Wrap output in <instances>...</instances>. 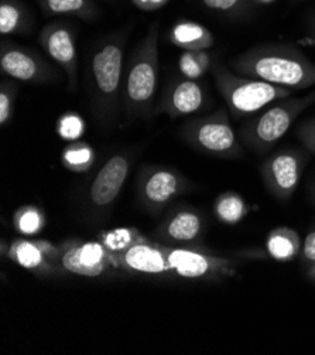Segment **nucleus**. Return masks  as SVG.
Segmentation results:
<instances>
[{
  "label": "nucleus",
  "mask_w": 315,
  "mask_h": 355,
  "mask_svg": "<svg viewBox=\"0 0 315 355\" xmlns=\"http://www.w3.org/2000/svg\"><path fill=\"white\" fill-rule=\"evenodd\" d=\"M130 30L127 26L108 34L87 57V92L95 123L100 129H112L123 110V61Z\"/></svg>",
  "instance_id": "nucleus-1"
},
{
  "label": "nucleus",
  "mask_w": 315,
  "mask_h": 355,
  "mask_svg": "<svg viewBox=\"0 0 315 355\" xmlns=\"http://www.w3.org/2000/svg\"><path fill=\"white\" fill-rule=\"evenodd\" d=\"M229 68L239 76L289 89L315 85V64L301 50L289 44L255 46L236 55Z\"/></svg>",
  "instance_id": "nucleus-2"
},
{
  "label": "nucleus",
  "mask_w": 315,
  "mask_h": 355,
  "mask_svg": "<svg viewBox=\"0 0 315 355\" xmlns=\"http://www.w3.org/2000/svg\"><path fill=\"white\" fill-rule=\"evenodd\" d=\"M160 24L153 23L140 40L125 69L122 103L127 122L154 115V96L159 84Z\"/></svg>",
  "instance_id": "nucleus-3"
},
{
  "label": "nucleus",
  "mask_w": 315,
  "mask_h": 355,
  "mask_svg": "<svg viewBox=\"0 0 315 355\" xmlns=\"http://www.w3.org/2000/svg\"><path fill=\"white\" fill-rule=\"evenodd\" d=\"M315 103V89L304 96L278 99L258 112L239 129L242 145L256 155L269 153L282 139L296 119Z\"/></svg>",
  "instance_id": "nucleus-4"
},
{
  "label": "nucleus",
  "mask_w": 315,
  "mask_h": 355,
  "mask_svg": "<svg viewBox=\"0 0 315 355\" xmlns=\"http://www.w3.org/2000/svg\"><path fill=\"white\" fill-rule=\"evenodd\" d=\"M211 71L226 110L235 119L256 115L270 103L291 96L293 89L239 76L219 61L214 62Z\"/></svg>",
  "instance_id": "nucleus-5"
},
{
  "label": "nucleus",
  "mask_w": 315,
  "mask_h": 355,
  "mask_svg": "<svg viewBox=\"0 0 315 355\" xmlns=\"http://www.w3.org/2000/svg\"><path fill=\"white\" fill-rule=\"evenodd\" d=\"M229 116L228 110L219 108L209 115L194 118L184 123L180 136L201 153L219 159H240L244 153L243 145Z\"/></svg>",
  "instance_id": "nucleus-6"
},
{
  "label": "nucleus",
  "mask_w": 315,
  "mask_h": 355,
  "mask_svg": "<svg viewBox=\"0 0 315 355\" xmlns=\"http://www.w3.org/2000/svg\"><path fill=\"white\" fill-rule=\"evenodd\" d=\"M137 198L149 214L160 216L174 200L192 189L191 182L176 168L147 164L140 168L136 179Z\"/></svg>",
  "instance_id": "nucleus-7"
},
{
  "label": "nucleus",
  "mask_w": 315,
  "mask_h": 355,
  "mask_svg": "<svg viewBox=\"0 0 315 355\" xmlns=\"http://www.w3.org/2000/svg\"><path fill=\"white\" fill-rule=\"evenodd\" d=\"M171 272L180 277L208 282H222L237 275V268L244 262L240 257H222L194 250V248L167 246Z\"/></svg>",
  "instance_id": "nucleus-8"
},
{
  "label": "nucleus",
  "mask_w": 315,
  "mask_h": 355,
  "mask_svg": "<svg viewBox=\"0 0 315 355\" xmlns=\"http://www.w3.org/2000/svg\"><path fill=\"white\" fill-rule=\"evenodd\" d=\"M308 159L309 152L298 148H283L273 152L259 168L266 190L277 200H290L301 182Z\"/></svg>",
  "instance_id": "nucleus-9"
},
{
  "label": "nucleus",
  "mask_w": 315,
  "mask_h": 355,
  "mask_svg": "<svg viewBox=\"0 0 315 355\" xmlns=\"http://www.w3.org/2000/svg\"><path fill=\"white\" fill-rule=\"evenodd\" d=\"M0 68L8 78L26 84H51L60 76L57 69L34 49L3 40L0 44Z\"/></svg>",
  "instance_id": "nucleus-10"
},
{
  "label": "nucleus",
  "mask_w": 315,
  "mask_h": 355,
  "mask_svg": "<svg viewBox=\"0 0 315 355\" xmlns=\"http://www.w3.org/2000/svg\"><path fill=\"white\" fill-rule=\"evenodd\" d=\"M39 44L64 71L68 91L75 92L78 87V51L73 24L65 20L50 21L39 34Z\"/></svg>",
  "instance_id": "nucleus-11"
},
{
  "label": "nucleus",
  "mask_w": 315,
  "mask_h": 355,
  "mask_svg": "<svg viewBox=\"0 0 315 355\" xmlns=\"http://www.w3.org/2000/svg\"><path fill=\"white\" fill-rule=\"evenodd\" d=\"M60 246V266L64 273L99 277L116 269L111 252L100 242L69 239Z\"/></svg>",
  "instance_id": "nucleus-12"
},
{
  "label": "nucleus",
  "mask_w": 315,
  "mask_h": 355,
  "mask_svg": "<svg viewBox=\"0 0 315 355\" xmlns=\"http://www.w3.org/2000/svg\"><path fill=\"white\" fill-rule=\"evenodd\" d=\"M133 164L129 152H118L109 156L96 171L87 193V201L95 211L109 209L119 197Z\"/></svg>",
  "instance_id": "nucleus-13"
},
{
  "label": "nucleus",
  "mask_w": 315,
  "mask_h": 355,
  "mask_svg": "<svg viewBox=\"0 0 315 355\" xmlns=\"http://www.w3.org/2000/svg\"><path fill=\"white\" fill-rule=\"evenodd\" d=\"M8 258L16 265L40 277L64 275L60 266V246L46 239H15L6 250Z\"/></svg>",
  "instance_id": "nucleus-14"
},
{
  "label": "nucleus",
  "mask_w": 315,
  "mask_h": 355,
  "mask_svg": "<svg viewBox=\"0 0 315 355\" xmlns=\"http://www.w3.org/2000/svg\"><path fill=\"white\" fill-rule=\"evenodd\" d=\"M115 268L129 273L163 276L170 275L171 268L167 246L145 238L120 252H111Z\"/></svg>",
  "instance_id": "nucleus-15"
},
{
  "label": "nucleus",
  "mask_w": 315,
  "mask_h": 355,
  "mask_svg": "<svg viewBox=\"0 0 315 355\" xmlns=\"http://www.w3.org/2000/svg\"><path fill=\"white\" fill-rule=\"evenodd\" d=\"M206 105V92L198 80L177 77L164 88L154 115H167L172 119L197 114Z\"/></svg>",
  "instance_id": "nucleus-16"
},
{
  "label": "nucleus",
  "mask_w": 315,
  "mask_h": 355,
  "mask_svg": "<svg viewBox=\"0 0 315 355\" xmlns=\"http://www.w3.org/2000/svg\"><path fill=\"white\" fill-rule=\"evenodd\" d=\"M205 230V218L198 209L180 207L174 208L159 224L154 236L165 245H184L197 242Z\"/></svg>",
  "instance_id": "nucleus-17"
},
{
  "label": "nucleus",
  "mask_w": 315,
  "mask_h": 355,
  "mask_svg": "<svg viewBox=\"0 0 315 355\" xmlns=\"http://www.w3.org/2000/svg\"><path fill=\"white\" fill-rule=\"evenodd\" d=\"M168 40L184 51H208L215 44V35L198 21L179 20L170 28Z\"/></svg>",
  "instance_id": "nucleus-18"
},
{
  "label": "nucleus",
  "mask_w": 315,
  "mask_h": 355,
  "mask_svg": "<svg viewBox=\"0 0 315 355\" xmlns=\"http://www.w3.org/2000/svg\"><path fill=\"white\" fill-rule=\"evenodd\" d=\"M33 28V13L23 0H0V34L27 35Z\"/></svg>",
  "instance_id": "nucleus-19"
},
{
  "label": "nucleus",
  "mask_w": 315,
  "mask_h": 355,
  "mask_svg": "<svg viewBox=\"0 0 315 355\" xmlns=\"http://www.w3.org/2000/svg\"><path fill=\"white\" fill-rule=\"evenodd\" d=\"M301 238L290 227H276L266 238V254L277 262H290L298 258Z\"/></svg>",
  "instance_id": "nucleus-20"
},
{
  "label": "nucleus",
  "mask_w": 315,
  "mask_h": 355,
  "mask_svg": "<svg viewBox=\"0 0 315 355\" xmlns=\"http://www.w3.org/2000/svg\"><path fill=\"white\" fill-rule=\"evenodd\" d=\"M47 16H74L85 21L99 17L100 9L95 0H37Z\"/></svg>",
  "instance_id": "nucleus-21"
},
{
  "label": "nucleus",
  "mask_w": 315,
  "mask_h": 355,
  "mask_svg": "<svg viewBox=\"0 0 315 355\" xmlns=\"http://www.w3.org/2000/svg\"><path fill=\"white\" fill-rule=\"evenodd\" d=\"M96 159L95 150L85 141H71L61 153L62 166L73 173L89 171Z\"/></svg>",
  "instance_id": "nucleus-22"
},
{
  "label": "nucleus",
  "mask_w": 315,
  "mask_h": 355,
  "mask_svg": "<svg viewBox=\"0 0 315 355\" xmlns=\"http://www.w3.org/2000/svg\"><path fill=\"white\" fill-rule=\"evenodd\" d=\"M249 205L235 191L222 193L215 201V214L221 223L233 225L248 216Z\"/></svg>",
  "instance_id": "nucleus-23"
},
{
  "label": "nucleus",
  "mask_w": 315,
  "mask_h": 355,
  "mask_svg": "<svg viewBox=\"0 0 315 355\" xmlns=\"http://www.w3.org/2000/svg\"><path fill=\"white\" fill-rule=\"evenodd\" d=\"M214 62L208 51H184L179 60V69L183 77L199 80L213 69Z\"/></svg>",
  "instance_id": "nucleus-24"
},
{
  "label": "nucleus",
  "mask_w": 315,
  "mask_h": 355,
  "mask_svg": "<svg viewBox=\"0 0 315 355\" xmlns=\"http://www.w3.org/2000/svg\"><path fill=\"white\" fill-rule=\"evenodd\" d=\"M213 12H217L231 20H246L253 9V0H201Z\"/></svg>",
  "instance_id": "nucleus-25"
},
{
  "label": "nucleus",
  "mask_w": 315,
  "mask_h": 355,
  "mask_svg": "<svg viewBox=\"0 0 315 355\" xmlns=\"http://www.w3.org/2000/svg\"><path fill=\"white\" fill-rule=\"evenodd\" d=\"M13 224L17 232L28 236L39 234L44 228L46 218L40 208L34 205H24L16 211Z\"/></svg>",
  "instance_id": "nucleus-26"
},
{
  "label": "nucleus",
  "mask_w": 315,
  "mask_h": 355,
  "mask_svg": "<svg viewBox=\"0 0 315 355\" xmlns=\"http://www.w3.org/2000/svg\"><path fill=\"white\" fill-rule=\"evenodd\" d=\"M142 239H145V236L136 228H118L103 234L99 242L107 248L109 252H120Z\"/></svg>",
  "instance_id": "nucleus-27"
},
{
  "label": "nucleus",
  "mask_w": 315,
  "mask_h": 355,
  "mask_svg": "<svg viewBox=\"0 0 315 355\" xmlns=\"http://www.w3.org/2000/svg\"><path fill=\"white\" fill-rule=\"evenodd\" d=\"M17 95L19 85L10 78L2 80L0 83V126L2 128L8 126L13 118Z\"/></svg>",
  "instance_id": "nucleus-28"
},
{
  "label": "nucleus",
  "mask_w": 315,
  "mask_h": 355,
  "mask_svg": "<svg viewBox=\"0 0 315 355\" xmlns=\"http://www.w3.org/2000/svg\"><path fill=\"white\" fill-rule=\"evenodd\" d=\"M57 132L64 140L77 141L85 132V122L77 112H65L57 122Z\"/></svg>",
  "instance_id": "nucleus-29"
},
{
  "label": "nucleus",
  "mask_w": 315,
  "mask_h": 355,
  "mask_svg": "<svg viewBox=\"0 0 315 355\" xmlns=\"http://www.w3.org/2000/svg\"><path fill=\"white\" fill-rule=\"evenodd\" d=\"M298 140L309 155L315 156V116L304 121L296 130Z\"/></svg>",
  "instance_id": "nucleus-30"
},
{
  "label": "nucleus",
  "mask_w": 315,
  "mask_h": 355,
  "mask_svg": "<svg viewBox=\"0 0 315 355\" xmlns=\"http://www.w3.org/2000/svg\"><path fill=\"white\" fill-rule=\"evenodd\" d=\"M298 261L305 270L309 266L315 265V228L311 230L305 236L301 245V251L298 254Z\"/></svg>",
  "instance_id": "nucleus-31"
},
{
  "label": "nucleus",
  "mask_w": 315,
  "mask_h": 355,
  "mask_svg": "<svg viewBox=\"0 0 315 355\" xmlns=\"http://www.w3.org/2000/svg\"><path fill=\"white\" fill-rule=\"evenodd\" d=\"M130 2L142 12H156L168 5L170 0H130Z\"/></svg>",
  "instance_id": "nucleus-32"
},
{
  "label": "nucleus",
  "mask_w": 315,
  "mask_h": 355,
  "mask_svg": "<svg viewBox=\"0 0 315 355\" xmlns=\"http://www.w3.org/2000/svg\"><path fill=\"white\" fill-rule=\"evenodd\" d=\"M305 275H307L308 280H309V282H312L314 285H315V265L309 266V268L305 270Z\"/></svg>",
  "instance_id": "nucleus-33"
},
{
  "label": "nucleus",
  "mask_w": 315,
  "mask_h": 355,
  "mask_svg": "<svg viewBox=\"0 0 315 355\" xmlns=\"http://www.w3.org/2000/svg\"><path fill=\"white\" fill-rule=\"evenodd\" d=\"M308 191H309V200H311V202H312V205L315 207V179L311 182V184H309V189H308Z\"/></svg>",
  "instance_id": "nucleus-34"
},
{
  "label": "nucleus",
  "mask_w": 315,
  "mask_h": 355,
  "mask_svg": "<svg viewBox=\"0 0 315 355\" xmlns=\"http://www.w3.org/2000/svg\"><path fill=\"white\" fill-rule=\"evenodd\" d=\"M309 39H311V42L315 44V17L312 19L311 26H309Z\"/></svg>",
  "instance_id": "nucleus-35"
},
{
  "label": "nucleus",
  "mask_w": 315,
  "mask_h": 355,
  "mask_svg": "<svg viewBox=\"0 0 315 355\" xmlns=\"http://www.w3.org/2000/svg\"><path fill=\"white\" fill-rule=\"evenodd\" d=\"M274 0H253L255 5H269V3H273Z\"/></svg>",
  "instance_id": "nucleus-36"
},
{
  "label": "nucleus",
  "mask_w": 315,
  "mask_h": 355,
  "mask_svg": "<svg viewBox=\"0 0 315 355\" xmlns=\"http://www.w3.org/2000/svg\"><path fill=\"white\" fill-rule=\"evenodd\" d=\"M294 2H298V0H294Z\"/></svg>",
  "instance_id": "nucleus-37"
}]
</instances>
